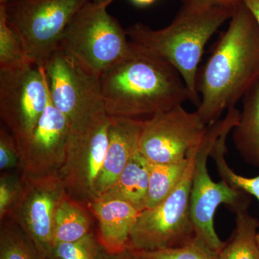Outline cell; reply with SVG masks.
<instances>
[{
	"label": "cell",
	"instance_id": "obj_1",
	"mask_svg": "<svg viewBox=\"0 0 259 259\" xmlns=\"http://www.w3.org/2000/svg\"><path fill=\"white\" fill-rule=\"evenodd\" d=\"M259 81V28L248 8L242 4L220 37L208 60L197 76L200 98L197 115L207 125L223 112L236 107Z\"/></svg>",
	"mask_w": 259,
	"mask_h": 259
},
{
	"label": "cell",
	"instance_id": "obj_2",
	"mask_svg": "<svg viewBox=\"0 0 259 259\" xmlns=\"http://www.w3.org/2000/svg\"><path fill=\"white\" fill-rule=\"evenodd\" d=\"M100 83L104 106L111 117H152L192 102L185 81L173 66L136 51L102 75Z\"/></svg>",
	"mask_w": 259,
	"mask_h": 259
},
{
	"label": "cell",
	"instance_id": "obj_3",
	"mask_svg": "<svg viewBox=\"0 0 259 259\" xmlns=\"http://www.w3.org/2000/svg\"><path fill=\"white\" fill-rule=\"evenodd\" d=\"M233 13L223 7L184 4L168 26L153 30L137 23L125 30L126 33L135 51L161 59L178 71L192 102L198 107L197 76L204 47Z\"/></svg>",
	"mask_w": 259,
	"mask_h": 259
},
{
	"label": "cell",
	"instance_id": "obj_4",
	"mask_svg": "<svg viewBox=\"0 0 259 259\" xmlns=\"http://www.w3.org/2000/svg\"><path fill=\"white\" fill-rule=\"evenodd\" d=\"M59 49L99 78L135 53L126 30L107 13V7L91 0L66 27Z\"/></svg>",
	"mask_w": 259,
	"mask_h": 259
},
{
	"label": "cell",
	"instance_id": "obj_5",
	"mask_svg": "<svg viewBox=\"0 0 259 259\" xmlns=\"http://www.w3.org/2000/svg\"><path fill=\"white\" fill-rule=\"evenodd\" d=\"M239 117V110L232 107L223 119L208 125L194 158L190 195L191 218L196 236L218 252L226 244L220 239L214 228V215L218 206L226 204L235 212L236 209L248 207L250 199L248 194L233 188L225 180L214 182L207 170V159L220 136L225 131L233 130Z\"/></svg>",
	"mask_w": 259,
	"mask_h": 259
},
{
	"label": "cell",
	"instance_id": "obj_6",
	"mask_svg": "<svg viewBox=\"0 0 259 259\" xmlns=\"http://www.w3.org/2000/svg\"><path fill=\"white\" fill-rule=\"evenodd\" d=\"M90 0H15L3 5L28 59L45 67L66 27Z\"/></svg>",
	"mask_w": 259,
	"mask_h": 259
},
{
	"label": "cell",
	"instance_id": "obj_7",
	"mask_svg": "<svg viewBox=\"0 0 259 259\" xmlns=\"http://www.w3.org/2000/svg\"><path fill=\"white\" fill-rule=\"evenodd\" d=\"M198 147L191 152L188 168L172 193L156 207L140 213L130 233L128 248L137 251L167 249L185 244L196 236L191 218L190 195Z\"/></svg>",
	"mask_w": 259,
	"mask_h": 259
},
{
	"label": "cell",
	"instance_id": "obj_8",
	"mask_svg": "<svg viewBox=\"0 0 259 259\" xmlns=\"http://www.w3.org/2000/svg\"><path fill=\"white\" fill-rule=\"evenodd\" d=\"M110 116L102 110L82 125L70 128L64 163L59 175L66 194L79 202L96 197V184L107 146Z\"/></svg>",
	"mask_w": 259,
	"mask_h": 259
},
{
	"label": "cell",
	"instance_id": "obj_9",
	"mask_svg": "<svg viewBox=\"0 0 259 259\" xmlns=\"http://www.w3.org/2000/svg\"><path fill=\"white\" fill-rule=\"evenodd\" d=\"M49 97L42 66L29 63L16 69L0 70V117L16 142L32 134Z\"/></svg>",
	"mask_w": 259,
	"mask_h": 259
},
{
	"label": "cell",
	"instance_id": "obj_10",
	"mask_svg": "<svg viewBox=\"0 0 259 259\" xmlns=\"http://www.w3.org/2000/svg\"><path fill=\"white\" fill-rule=\"evenodd\" d=\"M51 98L69 122L70 128L105 110L100 78L90 74L58 49L45 66Z\"/></svg>",
	"mask_w": 259,
	"mask_h": 259
},
{
	"label": "cell",
	"instance_id": "obj_11",
	"mask_svg": "<svg viewBox=\"0 0 259 259\" xmlns=\"http://www.w3.org/2000/svg\"><path fill=\"white\" fill-rule=\"evenodd\" d=\"M207 129L196 111L179 105L144 120L139 152L153 163L183 161L198 147Z\"/></svg>",
	"mask_w": 259,
	"mask_h": 259
},
{
	"label": "cell",
	"instance_id": "obj_12",
	"mask_svg": "<svg viewBox=\"0 0 259 259\" xmlns=\"http://www.w3.org/2000/svg\"><path fill=\"white\" fill-rule=\"evenodd\" d=\"M21 175V193L8 218L15 221L31 240L40 258L54 259L56 213L66 190L58 175Z\"/></svg>",
	"mask_w": 259,
	"mask_h": 259
},
{
	"label": "cell",
	"instance_id": "obj_13",
	"mask_svg": "<svg viewBox=\"0 0 259 259\" xmlns=\"http://www.w3.org/2000/svg\"><path fill=\"white\" fill-rule=\"evenodd\" d=\"M69 122L50 97L36 127L26 139L17 143L21 175L41 177L58 175L64 163L69 139Z\"/></svg>",
	"mask_w": 259,
	"mask_h": 259
},
{
	"label": "cell",
	"instance_id": "obj_14",
	"mask_svg": "<svg viewBox=\"0 0 259 259\" xmlns=\"http://www.w3.org/2000/svg\"><path fill=\"white\" fill-rule=\"evenodd\" d=\"M144 120L111 117L105 161L96 184V197L102 195L117 180L127 163L139 151Z\"/></svg>",
	"mask_w": 259,
	"mask_h": 259
},
{
	"label": "cell",
	"instance_id": "obj_15",
	"mask_svg": "<svg viewBox=\"0 0 259 259\" xmlns=\"http://www.w3.org/2000/svg\"><path fill=\"white\" fill-rule=\"evenodd\" d=\"M88 207L98 223L96 235L102 248L110 253L127 249L130 233L141 211L121 199L101 197L89 202Z\"/></svg>",
	"mask_w": 259,
	"mask_h": 259
},
{
	"label": "cell",
	"instance_id": "obj_16",
	"mask_svg": "<svg viewBox=\"0 0 259 259\" xmlns=\"http://www.w3.org/2000/svg\"><path fill=\"white\" fill-rule=\"evenodd\" d=\"M239 120L232 130V139L246 163L259 167V81L242 99Z\"/></svg>",
	"mask_w": 259,
	"mask_h": 259
},
{
	"label": "cell",
	"instance_id": "obj_17",
	"mask_svg": "<svg viewBox=\"0 0 259 259\" xmlns=\"http://www.w3.org/2000/svg\"><path fill=\"white\" fill-rule=\"evenodd\" d=\"M148 182V161L139 151L127 163L115 183L99 197L121 199L132 204L139 210L143 211L146 209Z\"/></svg>",
	"mask_w": 259,
	"mask_h": 259
},
{
	"label": "cell",
	"instance_id": "obj_18",
	"mask_svg": "<svg viewBox=\"0 0 259 259\" xmlns=\"http://www.w3.org/2000/svg\"><path fill=\"white\" fill-rule=\"evenodd\" d=\"M92 223L91 216L83 204L66 194L56 210L54 248L60 243L78 241L92 233Z\"/></svg>",
	"mask_w": 259,
	"mask_h": 259
},
{
	"label": "cell",
	"instance_id": "obj_19",
	"mask_svg": "<svg viewBox=\"0 0 259 259\" xmlns=\"http://www.w3.org/2000/svg\"><path fill=\"white\" fill-rule=\"evenodd\" d=\"M248 207L236 209V229L229 243L218 253V259H259L257 242L258 219L250 215Z\"/></svg>",
	"mask_w": 259,
	"mask_h": 259
},
{
	"label": "cell",
	"instance_id": "obj_20",
	"mask_svg": "<svg viewBox=\"0 0 259 259\" xmlns=\"http://www.w3.org/2000/svg\"><path fill=\"white\" fill-rule=\"evenodd\" d=\"M190 161V154L183 161L175 163L148 161L149 182L146 209L156 207L172 193L183 178Z\"/></svg>",
	"mask_w": 259,
	"mask_h": 259
},
{
	"label": "cell",
	"instance_id": "obj_21",
	"mask_svg": "<svg viewBox=\"0 0 259 259\" xmlns=\"http://www.w3.org/2000/svg\"><path fill=\"white\" fill-rule=\"evenodd\" d=\"M0 259H41L31 240L10 218L1 223Z\"/></svg>",
	"mask_w": 259,
	"mask_h": 259
},
{
	"label": "cell",
	"instance_id": "obj_22",
	"mask_svg": "<svg viewBox=\"0 0 259 259\" xmlns=\"http://www.w3.org/2000/svg\"><path fill=\"white\" fill-rule=\"evenodd\" d=\"M232 130H228L218 139L211 152L210 157L215 163L216 168L222 180L236 190L243 191L245 193L254 196L259 201V176L248 178L237 175L227 163L226 154L227 151L226 139Z\"/></svg>",
	"mask_w": 259,
	"mask_h": 259
},
{
	"label": "cell",
	"instance_id": "obj_23",
	"mask_svg": "<svg viewBox=\"0 0 259 259\" xmlns=\"http://www.w3.org/2000/svg\"><path fill=\"white\" fill-rule=\"evenodd\" d=\"M29 63L32 62L8 23L4 7L0 5V70L16 69Z\"/></svg>",
	"mask_w": 259,
	"mask_h": 259
},
{
	"label": "cell",
	"instance_id": "obj_24",
	"mask_svg": "<svg viewBox=\"0 0 259 259\" xmlns=\"http://www.w3.org/2000/svg\"><path fill=\"white\" fill-rule=\"evenodd\" d=\"M137 252L143 259H218L219 253L209 248L197 236L185 244L175 248Z\"/></svg>",
	"mask_w": 259,
	"mask_h": 259
},
{
	"label": "cell",
	"instance_id": "obj_25",
	"mask_svg": "<svg viewBox=\"0 0 259 259\" xmlns=\"http://www.w3.org/2000/svg\"><path fill=\"white\" fill-rule=\"evenodd\" d=\"M102 249L93 232L81 239L56 245L53 257L60 259H99Z\"/></svg>",
	"mask_w": 259,
	"mask_h": 259
},
{
	"label": "cell",
	"instance_id": "obj_26",
	"mask_svg": "<svg viewBox=\"0 0 259 259\" xmlns=\"http://www.w3.org/2000/svg\"><path fill=\"white\" fill-rule=\"evenodd\" d=\"M23 187L21 176L5 171L0 178V221H3L18 202Z\"/></svg>",
	"mask_w": 259,
	"mask_h": 259
},
{
	"label": "cell",
	"instance_id": "obj_27",
	"mask_svg": "<svg viewBox=\"0 0 259 259\" xmlns=\"http://www.w3.org/2000/svg\"><path fill=\"white\" fill-rule=\"evenodd\" d=\"M21 168L20 153L13 135L5 127L0 129V169L8 171Z\"/></svg>",
	"mask_w": 259,
	"mask_h": 259
},
{
	"label": "cell",
	"instance_id": "obj_28",
	"mask_svg": "<svg viewBox=\"0 0 259 259\" xmlns=\"http://www.w3.org/2000/svg\"><path fill=\"white\" fill-rule=\"evenodd\" d=\"M182 4H197L223 7L235 11L243 4L242 0H180Z\"/></svg>",
	"mask_w": 259,
	"mask_h": 259
},
{
	"label": "cell",
	"instance_id": "obj_29",
	"mask_svg": "<svg viewBox=\"0 0 259 259\" xmlns=\"http://www.w3.org/2000/svg\"><path fill=\"white\" fill-rule=\"evenodd\" d=\"M99 259H143L136 250L127 248L119 253H110L102 248Z\"/></svg>",
	"mask_w": 259,
	"mask_h": 259
},
{
	"label": "cell",
	"instance_id": "obj_30",
	"mask_svg": "<svg viewBox=\"0 0 259 259\" xmlns=\"http://www.w3.org/2000/svg\"><path fill=\"white\" fill-rule=\"evenodd\" d=\"M254 18L259 28V0H242Z\"/></svg>",
	"mask_w": 259,
	"mask_h": 259
},
{
	"label": "cell",
	"instance_id": "obj_31",
	"mask_svg": "<svg viewBox=\"0 0 259 259\" xmlns=\"http://www.w3.org/2000/svg\"><path fill=\"white\" fill-rule=\"evenodd\" d=\"M135 4L140 5V6H145V5H149L154 3L155 0H132Z\"/></svg>",
	"mask_w": 259,
	"mask_h": 259
},
{
	"label": "cell",
	"instance_id": "obj_32",
	"mask_svg": "<svg viewBox=\"0 0 259 259\" xmlns=\"http://www.w3.org/2000/svg\"><path fill=\"white\" fill-rule=\"evenodd\" d=\"M91 1L95 4L102 5V6H105L107 8V6L111 4L112 2L115 1V0H91Z\"/></svg>",
	"mask_w": 259,
	"mask_h": 259
},
{
	"label": "cell",
	"instance_id": "obj_33",
	"mask_svg": "<svg viewBox=\"0 0 259 259\" xmlns=\"http://www.w3.org/2000/svg\"><path fill=\"white\" fill-rule=\"evenodd\" d=\"M11 0H0V5H5L7 3H9Z\"/></svg>",
	"mask_w": 259,
	"mask_h": 259
},
{
	"label": "cell",
	"instance_id": "obj_34",
	"mask_svg": "<svg viewBox=\"0 0 259 259\" xmlns=\"http://www.w3.org/2000/svg\"><path fill=\"white\" fill-rule=\"evenodd\" d=\"M257 242H258V244L259 246V233H258V235H257Z\"/></svg>",
	"mask_w": 259,
	"mask_h": 259
},
{
	"label": "cell",
	"instance_id": "obj_35",
	"mask_svg": "<svg viewBox=\"0 0 259 259\" xmlns=\"http://www.w3.org/2000/svg\"><path fill=\"white\" fill-rule=\"evenodd\" d=\"M54 259H60V258H54Z\"/></svg>",
	"mask_w": 259,
	"mask_h": 259
}]
</instances>
